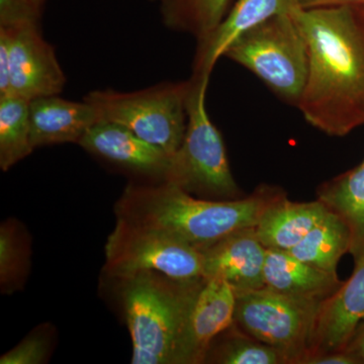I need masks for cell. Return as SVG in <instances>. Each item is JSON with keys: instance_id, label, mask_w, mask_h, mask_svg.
Returning a JSON list of instances; mask_svg holds the SVG:
<instances>
[{"instance_id": "obj_18", "label": "cell", "mask_w": 364, "mask_h": 364, "mask_svg": "<svg viewBox=\"0 0 364 364\" xmlns=\"http://www.w3.org/2000/svg\"><path fill=\"white\" fill-rule=\"evenodd\" d=\"M317 200L338 215L351 236L349 254L354 263L364 256V160L340 176L321 184Z\"/></svg>"}, {"instance_id": "obj_11", "label": "cell", "mask_w": 364, "mask_h": 364, "mask_svg": "<svg viewBox=\"0 0 364 364\" xmlns=\"http://www.w3.org/2000/svg\"><path fill=\"white\" fill-rule=\"evenodd\" d=\"M236 301V293L226 280L205 279L189 314L177 364L205 363L214 340L234 325Z\"/></svg>"}, {"instance_id": "obj_23", "label": "cell", "mask_w": 364, "mask_h": 364, "mask_svg": "<svg viewBox=\"0 0 364 364\" xmlns=\"http://www.w3.org/2000/svg\"><path fill=\"white\" fill-rule=\"evenodd\" d=\"M43 11L35 0H0V28L40 26Z\"/></svg>"}, {"instance_id": "obj_8", "label": "cell", "mask_w": 364, "mask_h": 364, "mask_svg": "<svg viewBox=\"0 0 364 364\" xmlns=\"http://www.w3.org/2000/svg\"><path fill=\"white\" fill-rule=\"evenodd\" d=\"M105 269L117 279L157 272L181 280L203 277V254L168 234L117 219L105 245Z\"/></svg>"}, {"instance_id": "obj_2", "label": "cell", "mask_w": 364, "mask_h": 364, "mask_svg": "<svg viewBox=\"0 0 364 364\" xmlns=\"http://www.w3.org/2000/svg\"><path fill=\"white\" fill-rule=\"evenodd\" d=\"M286 195L277 186L262 184L246 198L208 200L196 198L168 182L124 189L117 203V219L157 230L205 250L228 235L255 227L273 202Z\"/></svg>"}, {"instance_id": "obj_26", "label": "cell", "mask_w": 364, "mask_h": 364, "mask_svg": "<svg viewBox=\"0 0 364 364\" xmlns=\"http://www.w3.org/2000/svg\"><path fill=\"white\" fill-rule=\"evenodd\" d=\"M299 364H359L358 359L353 358L344 349L342 350L326 352L306 356Z\"/></svg>"}, {"instance_id": "obj_1", "label": "cell", "mask_w": 364, "mask_h": 364, "mask_svg": "<svg viewBox=\"0 0 364 364\" xmlns=\"http://www.w3.org/2000/svg\"><path fill=\"white\" fill-rule=\"evenodd\" d=\"M294 16L309 54L298 109L326 135H348L364 124V9H301Z\"/></svg>"}, {"instance_id": "obj_4", "label": "cell", "mask_w": 364, "mask_h": 364, "mask_svg": "<svg viewBox=\"0 0 364 364\" xmlns=\"http://www.w3.org/2000/svg\"><path fill=\"white\" fill-rule=\"evenodd\" d=\"M210 74L193 72L188 80V126L181 148L172 157L166 182L208 200H235L242 191L235 181L224 140L207 111Z\"/></svg>"}, {"instance_id": "obj_10", "label": "cell", "mask_w": 364, "mask_h": 364, "mask_svg": "<svg viewBox=\"0 0 364 364\" xmlns=\"http://www.w3.org/2000/svg\"><path fill=\"white\" fill-rule=\"evenodd\" d=\"M78 145L93 156L159 183L166 182L173 157L124 127L105 121L95 124Z\"/></svg>"}, {"instance_id": "obj_22", "label": "cell", "mask_w": 364, "mask_h": 364, "mask_svg": "<svg viewBox=\"0 0 364 364\" xmlns=\"http://www.w3.org/2000/svg\"><path fill=\"white\" fill-rule=\"evenodd\" d=\"M218 337L220 340L210 345L205 363L289 364L282 351L254 339L235 325Z\"/></svg>"}, {"instance_id": "obj_30", "label": "cell", "mask_w": 364, "mask_h": 364, "mask_svg": "<svg viewBox=\"0 0 364 364\" xmlns=\"http://www.w3.org/2000/svg\"><path fill=\"white\" fill-rule=\"evenodd\" d=\"M35 1L37 2V4H39L40 6H44L47 0H35Z\"/></svg>"}, {"instance_id": "obj_25", "label": "cell", "mask_w": 364, "mask_h": 364, "mask_svg": "<svg viewBox=\"0 0 364 364\" xmlns=\"http://www.w3.org/2000/svg\"><path fill=\"white\" fill-rule=\"evenodd\" d=\"M49 342L42 335H33L0 358L1 364H40L44 363Z\"/></svg>"}, {"instance_id": "obj_24", "label": "cell", "mask_w": 364, "mask_h": 364, "mask_svg": "<svg viewBox=\"0 0 364 364\" xmlns=\"http://www.w3.org/2000/svg\"><path fill=\"white\" fill-rule=\"evenodd\" d=\"M21 246L13 226L2 225L0 230V279L2 286L16 280L21 272Z\"/></svg>"}, {"instance_id": "obj_14", "label": "cell", "mask_w": 364, "mask_h": 364, "mask_svg": "<svg viewBox=\"0 0 364 364\" xmlns=\"http://www.w3.org/2000/svg\"><path fill=\"white\" fill-rule=\"evenodd\" d=\"M301 9L299 0H237L220 25L196 42L193 72L210 75L217 62L241 33L269 18L294 16Z\"/></svg>"}, {"instance_id": "obj_3", "label": "cell", "mask_w": 364, "mask_h": 364, "mask_svg": "<svg viewBox=\"0 0 364 364\" xmlns=\"http://www.w3.org/2000/svg\"><path fill=\"white\" fill-rule=\"evenodd\" d=\"M141 272L122 279L133 364H177L189 314L205 282Z\"/></svg>"}, {"instance_id": "obj_27", "label": "cell", "mask_w": 364, "mask_h": 364, "mask_svg": "<svg viewBox=\"0 0 364 364\" xmlns=\"http://www.w3.org/2000/svg\"><path fill=\"white\" fill-rule=\"evenodd\" d=\"M9 57L6 33L0 31V97L9 95Z\"/></svg>"}, {"instance_id": "obj_15", "label": "cell", "mask_w": 364, "mask_h": 364, "mask_svg": "<svg viewBox=\"0 0 364 364\" xmlns=\"http://www.w3.org/2000/svg\"><path fill=\"white\" fill-rule=\"evenodd\" d=\"M28 116L33 149L57 144H78L100 122L97 109L85 100L73 102L58 95L30 100Z\"/></svg>"}, {"instance_id": "obj_7", "label": "cell", "mask_w": 364, "mask_h": 364, "mask_svg": "<svg viewBox=\"0 0 364 364\" xmlns=\"http://www.w3.org/2000/svg\"><path fill=\"white\" fill-rule=\"evenodd\" d=\"M234 325L254 339L274 347L299 364L308 353L318 301L294 298L267 287L236 294Z\"/></svg>"}, {"instance_id": "obj_20", "label": "cell", "mask_w": 364, "mask_h": 364, "mask_svg": "<svg viewBox=\"0 0 364 364\" xmlns=\"http://www.w3.org/2000/svg\"><path fill=\"white\" fill-rule=\"evenodd\" d=\"M157 6L163 25L174 32L205 39L224 20L231 0H148Z\"/></svg>"}, {"instance_id": "obj_13", "label": "cell", "mask_w": 364, "mask_h": 364, "mask_svg": "<svg viewBox=\"0 0 364 364\" xmlns=\"http://www.w3.org/2000/svg\"><path fill=\"white\" fill-rule=\"evenodd\" d=\"M203 254V277H219L226 280L236 294L263 289L267 249L255 227L228 235Z\"/></svg>"}, {"instance_id": "obj_21", "label": "cell", "mask_w": 364, "mask_h": 364, "mask_svg": "<svg viewBox=\"0 0 364 364\" xmlns=\"http://www.w3.org/2000/svg\"><path fill=\"white\" fill-rule=\"evenodd\" d=\"M30 100L16 95L0 97V168H9L32 154Z\"/></svg>"}, {"instance_id": "obj_29", "label": "cell", "mask_w": 364, "mask_h": 364, "mask_svg": "<svg viewBox=\"0 0 364 364\" xmlns=\"http://www.w3.org/2000/svg\"><path fill=\"white\" fill-rule=\"evenodd\" d=\"M344 350L358 359L359 364H364V320L356 328Z\"/></svg>"}, {"instance_id": "obj_9", "label": "cell", "mask_w": 364, "mask_h": 364, "mask_svg": "<svg viewBox=\"0 0 364 364\" xmlns=\"http://www.w3.org/2000/svg\"><path fill=\"white\" fill-rule=\"evenodd\" d=\"M9 43V95L26 98L59 95L66 76L56 52L41 33L39 25L0 28Z\"/></svg>"}, {"instance_id": "obj_17", "label": "cell", "mask_w": 364, "mask_h": 364, "mask_svg": "<svg viewBox=\"0 0 364 364\" xmlns=\"http://www.w3.org/2000/svg\"><path fill=\"white\" fill-rule=\"evenodd\" d=\"M321 200L296 203L287 193L273 202L261 215L256 234L267 249L289 251L330 214Z\"/></svg>"}, {"instance_id": "obj_5", "label": "cell", "mask_w": 364, "mask_h": 364, "mask_svg": "<svg viewBox=\"0 0 364 364\" xmlns=\"http://www.w3.org/2000/svg\"><path fill=\"white\" fill-rule=\"evenodd\" d=\"M296 14L275 16L249 28L224 57L252 72L282 102L298 107L308 78L309 54Z\"/></svg>"}, {"instance_id": "obj_6", "label": "cell", "mask_w": 364, "mask_h": 364, "mask_svg": "<svg viewBox=\"0 0 364 364\" xmlns=\"http://www.w3.org/2000/svg\"><path fill=\"white\" fill-rule=\"evenodd\" d=\"M188 92L186 80L159 83L132 92L93 90L83 100L97 109L100 121L123 126L173 156L188 126Z\"/></svg>"}, {"instance_id": "obj_12", "label": "cell", "mask_w": 364, "mask_h": 364, "mask_svg": "<svg viewBox=\"0 0 364 364\" xmlns=\"http://www.w3.org/2000/svg\"><path fill=\"white\" fill-rule=\"evenodd\" d=\"M363 320L364 256L354 263L351 277L318 306L308 353L304 358L342 350Z\"/></svg>"}, {"instance_id": "obj_28", "label": "cell", "mask_w": 364, "mask_h": 364, "mask_svg": "<svg viewBox=\"0 0 364 364\" xmlns=\"http://www.w3.org/2000/svg\"><path fill=\"white\" fill-rule=\"evenodd\" d=\"M303 9H327V7H360L364 9V0H299Z\"/></svg>"}, {"instance_id": "obj_19", "label": "cell", "mask_w": 364, "mask_h": 364, "mask_svg": "<svg viewBox=\"0 0 364 364\" xmlns=\"http://www.w3.org/2000/svg\"><path fill=\"white\" fill-rule=\"evenodd\" d=\"M350 246L348 227L338 215L330 212L298 245L287 252L318 269L338 275L339 261L342 256L349 253Z\"/></svg>"}, {"instance_id": "obj_16", "label": "cell", "mask_w": 364, "mask_h": 364, "mask_svg": "<svg viewBox=\"0 0 364 364\" xmlns=\"http://www.w3.org/2000/svg\"><path fill=\"white\" fill-rule=\"evenodd\" d=\"M342 284L338 275L318 269L287 251L267 249L264 286L270 291L321 303Z\"/></svg>"}]
</instances>
